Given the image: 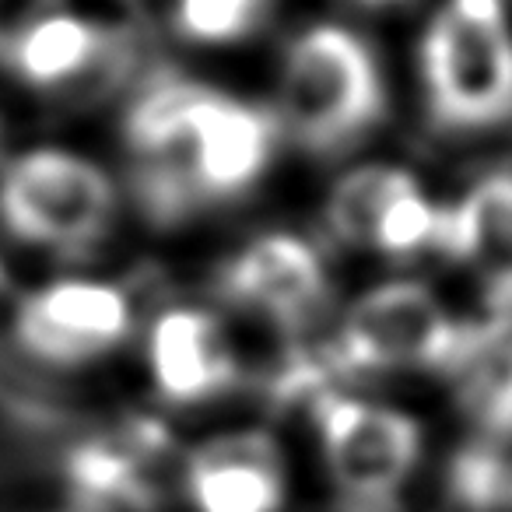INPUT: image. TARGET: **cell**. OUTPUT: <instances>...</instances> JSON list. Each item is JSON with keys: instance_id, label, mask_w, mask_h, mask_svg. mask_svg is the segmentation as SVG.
<instances>
[{"instance_id": "cell-7", "label": "cell", "mask_w": 512, "mask_h": 512, "mask_svg": "<svg viewBox=\"0 0 512 512\" xmlns=\"http://www.w3.org/2000/svg\"><path fill=\"white\" fill-rule=\"evenodd\" d=\"M11 327L18 348L39 365L85 369L127 344L134 302L116 281L71 274L22 295Z\"/></svg>"}, {"instance_id": "cell-6", "label": "cell", "mask_w": 512, "mask_h": 512, "mask_svg": "<svg viewBox=\"0 0 512 512\" xmlns=\"http://www.w3.org/2000/svg\"><path fill=\"white\" fill-rule=\"evenodd\" d=\"M313 428L330 481L358 505L393 502L425 456L421 421L383 400L327 393L313 407Z\"/></svg>"}, {"instance_id": "cell-16", "label": "cell", "mask_w": 512, "mask_h": 512, "mask_svg": "<svg viewBox=\"0 0 512 512\" xmlns=\"http://www.w3.org/2000/svg\"><path fill=\"white\" fill-rule=\"evenodd\" d=\"M71 481L95 505H137L144 498V481L134 474L127 449L85 446L71 456Z\"/></svg>"}, {"instance_id": "cell-2", "label": "cell", "mask_w": 512, "mask_h": 512, "mask_svg": "<svg viewBox=\"0 0 512 512\" xmlns=\"http://www.w3.org/2000/svg\"><path fill=\"white\" fill-rule=\"evenodd\" d=\"M383 116V74L355 32L313 25L288 46L274 120L299 148L337 155L376 130Z\"/></svg>"}, {"instance_id": "cell-9", "label": "cell", "mask_w": 512, "mask_h": 512, "mask_svg": "<svg viewBox=\"0 0 512 512\" xmlns=\"http://www.w3.org/2000/svg\"><path fill=\"white\" fill-rule=\"evenodd\" d=\"M327 264L320 249L295 232H264L242 242L218 271V292L242 313L299 330L327 299Z\"/></svg>"}, {"instance_id": "cell-12", "label": "cell", "mask_w": 512, "mask_h": 512, "mask_svg": "<svg viewBox=\"0 0 512 512\" xmlns=\"http://www.w3.org/2000/svg\"><path fill=\"white\" fill-rule=\"evenodd\" d=\"M439 253L484 288L495 316H512V172H488L442 207Z\"/></svg>"}, {"instance_id": "cell-5", "label": "cell", "mask_w": 512, "mask_h": 512, "mask_svg": "<svg viewBox=\"0 0 512 512\" xmlns=\"http://www.w3.org/2000/svg\"><path fill=\"white\" fill-rule=\"evenodd\" d=\"M467 327L446 302L414 278L383 281L362 292L337 323L334 348L355 372H435L453 369Z\"/></svg>"}, {"instance_id": "cell-14", "label": "cell", "mask_w": 512, "mask_h": 512, "mask_svg": "<svg viewBox=\"0 0 512 512\" xmlns=\"http://www.w3.org/2000/svg\"><path fill=\"white\" fill-rule=\"evenodd\" d=\"M453 369L477 418L495 432H512V316H495L488 327L467 330Z\"/></svg>"}, {"instance_id": "cell-4", "label": "cell", "mask_w": 512, "mask_h": 512, "mask_svg": "<svg viewBox=\"0 0 512 512\" xmlns=\"http://www.w3.org/2000/svg\"><path fill=\"white\" fill-rule=\"evenodd\" d=\"M116 211V183L78 151L29 148L0 169V228L29 249L88 256L109 239Z\"/></svg>"}, {"instance_id": "cell-13", "label": "cell", "mask_w": 512, "mask_h": 512, "mask_svg": "<svg viewBox=\"0 0 512 512\" xmlns=\"http://www.w3.org/2000/svg\"><path fill=\"white\" fill-rule=\"evenodd\" d=\"M106 53V32L78 15L50 11L0 57L32 88H60L81 78Z\"/></svg>"}, {"instance_id": "cell-17", "label": "cell", "mask_w": 512, "mask_h": 512, "mask_svg": "<svg viewBox=\"0 0 512 512\" xmlns=\"http://www.w3.org/2000/svg\"><path fill=\"white\" fill-rule=\"evenodd\" d=\"M358 4H369V8H383V4H404V0H358Z\"/></svg>"}, {"instance_id": "cell-3", "label": "cell", "mask_w": 512, "mask_h": 512, "mask_svg": "<svg viewBox=\"0 0 512 512\" xmlns=\"http://www.w3.org/2000/svg\"><path fill=\"white\" fill-rule=\"evenodd\" d=\"M428 120L477 134L512 120V32L502 0H449L421 43Z\"/></svg>"}, {"instance_id": "cell-1", "label": "cell", "mask_w": 512, "mask_h": 512, "mask_svg": "<svg viewBox=\"0 0 512 512\" xmlns=\"http://www.w3.org/2000/svg\"><path fill=\"white\" fill-rule=\"evenodd\" d=\"M281 127L274 113L186 78H158L127 113L137 197L151 221L239 200L267 176Z\"/></svg>"}, {"instance_id": "cell-15", "label": "cell", "mask_w": 512, "mask_h": 512, "mask_svg": "<svg viewBox=\"0 0 512 512\" xmlns=\"http://www.w3.org/2000/svg\"><path fill=\"white\" fill-rule=\"evenodd\" d=\"M274 0H176V29L193 43H239L271 15Z\"/></svg>"}, {"instance_id": "cell-18", "label": "cell", "mask_w": 512, "mask_h": 512, "mask_svg": "<svg viewBox=\"0 0 512 512\" xmlns=\"http://www.w3.org/2000/svg\"><path fill=\"white\" fill-rule=\"evenodd\" d=\"M57 512H85V509H57Z\"/></svg>"}, {"instance_id": "cell-11", "label": "cell", "mask_w": 512, "mask_h": 512, "mask_svg": "<svg viewBox=\"0 0 512 512\" xmlns=\"http://www.w3.org/2000/svg\"><path fill=\"white\" fill-rule=\"evenodd\" d=\"M144 365L158 397L186 407L225 397L242 379L232 334L200 306H172L151 323Z\"/></svg>"}, {"instance_id": "cell-8", "label": "cell", "mask_w": 512, "mask_h": 512, "mask_svg": "<svg viewBox=\"0 0 512 512\" xmlns=\"http://www.w3.org/2000/svg\"><path fill=\"white\" fill-rule=\"evenodd\" d=\"M327 228L351 249L411 260L432 249L439 253L442 207L411 169L372 162L334 183L327 197Z\"/></svg>"}, {"instance_id": "cell-10", "label": "cell", "mask_w": 512, "mask_h": 512, "mask_svg": "<svg viewBox=\"0 0 512 512\" xmlns=\"http://www.w3.org/2000/svg\"><path fill=\"white\" fill-rule=\"evenodd\" d=\"M183 491L190 512H285V453L260 428L211 435L186 453Z\"/></svg>"}]
</instances>
